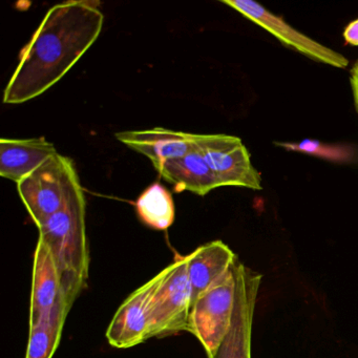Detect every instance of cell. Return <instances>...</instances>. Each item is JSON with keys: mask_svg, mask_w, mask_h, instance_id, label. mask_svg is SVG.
Masks as SVG:
<instances>
[{"mask_svg": "<svg viewBox=\"0 0 358 358\" xmlns=\"http://www.w3.org/2000/svg\"><path fill=\"white\" fill-rule=\"evenodd\" d=\"M103 22L95 0H70L52 7L20 52L3 103L30 101L62 80L97 41Z\"/></svg>", "mask_w": 358, "mask_h": 358, "instance_id": "1", "label": "cell"}, {"mask_svg": "<svg viewBox=\"0 0 358 358\" xmlns=\"http://www.w3.org/2000/svg\"><path fill=\"white\" fill-rule=\"evenodd\" d=\"M87 202L80 182L66 205L38 227L39 240L49 247L59 271L62 299L72 309L85 290L90 271Z\"/></svg>", "mask_w": 358, "mask_h": 358, "instance_id": "2", "label": "cell"}, {"mask_svg": "<svg viewBox=\"0 0 358 358\" xmlns=\"http://www.w3.org/2000/svg\"><path fill=\"white\" fill-rule=\"evenodd\" d=\"M74 163L56 154L17 183L18 194L37 227L66 205L79 183Z\"/></svg>", "mask_w": 358, "mask_h": 358, "instance_id": "3", "label": "cell"}, {"mask_svg": "<svg viewBox=\"0 0 358 358\" xmlns=\"http://www.w3.org/2000/svg\"><path fill=\"white\" fill-rule=\"evenodd\" d=\"M236 294V273L232 265L192 303L187 332L200 341L208 357L215 355L229 333Z\"/></svg>", "mask_w": 358, "mask_h": 358, "instance_id": "4", "label": "cell"}, {"mask_svg": "<svg viewBox=\"0 0 358 358\" xmlns=\"http://www.w3.org/2000/svg\"><path fill=\"white\" fill-rule=\"evenodd\" d=\"M159 274L160 282L150 308V338L187 332L192 310V286L186 255L176 253L173 263Z\"/></svg>", "mask_w": 358, "mask_h": 358, "instance_id": "5", "label": "cell"}, {"mask_svg": "<svg viewBox=\"0 0 358 358\" xmlns=\"http://www.w3.org/2000/svg\"><path fill=\"white\" fill-rule=\"evenodd\" d=\"M194 142L221 187L262 189L261 176L251 164L250 154L240 138L194 134Z\"/></svg>", "mask_w": 358, "mask_h": 358, "instance_id": "6", "label": "cell"}, {"mask_svg": "<svg viewBox=\"0 0 358 358\" xmlns=\"http://www.w3.org/2000/svg\"><path fill=\"white\" fill-rule=\"evenodd\" d=\"M234 268L236 294L231 328L215 355L208 358H251L253 317L263 276L246 267L238 259Z\"/></svg>", "mask_w": 358, "mask_h": 358, "instance_id": "7", "label": "cell"}, {"mask_svg": "<svg viewBox=\"0 0 358 358\" xmlns=\"http://www.w3.org/2000/svg\"><path fill=\"white\" fill-rule=\"evenodd\" d=\"M222 3L229 6L251 22H255L261 28L265 29L285 45L308 56L311 59L317 60L335 68L345 69L349 66V60L345 56L336 53L333 50L320 45L317 41L295 30L290 24L285 22L282 17L270 13L263 6L255 1L222 0Z\"/></svg>", "mask_w": 358, "mask_h": 358, "instance_id": "8", "label": "cell"}, {"mask_svg": "<svg viewBox=\"0 0 358 358\" xmlns=\"http://www.w3.org/2000/svg\"><path fill=\"white\" fill-rule=\"evenodd\" d=\"M160 282V274L134 291L117 309L106 336L117 349H129L150 339V317L152 297Z\"/></svg>", "mask_w": 358, "mask_h": 358, "instance_id": "9", "label": "cell"}, {"mask_svg": "<svg viewBox=\"0 0 358 358\" xmlns=\"http://www.w3.org/2000/svg\"><path fill=\"white\" fill-rule=\"evenodd\" d=\"M121 143L148 157L155 169L173 159L181 158L194 148V134L156 127L146 131L116 134Z\"/></svg>", "mask_w": 358, "mask_h": 358, "instance_id": "10", "label": "cell"}, {"mask_svg": "<svg viewBox=\"0 0 358 358\" xmlns=\"http://www.w3.org/2000/svg\"><path fill=\"white\" fill-rule=\"evenodd\" d=\"M62 297V282L57 266L49 247L38 238L33 257L30 326L51 311Z\"/></svg>", "mask_w": 358, "mask_h": 358, "instance_id": "11", "label": "cell"}, {"mask_svg": "<svg viewBox=\"0 0 358 358\" xmlns=\"http://www.w3.org/2000/svg\"><path fill=\"white\" fill-rule=\"evenodd\" d=\"M57 154L45 138L0 140V176L20 183L48 159Z\"/></svg>", "mask_w": 358, "mask_h": 358, "instance_id": "12", "label": "cell"}, {"mask_svg": "<svg viewBox=\"0 0 358 358\" xmlns=\"http://www.w3.org/2000/svg\"><path fill=\"white\" fill-rule=\"evenodd\" d=\"M186 259L194 303L199 295L230 269L238 257L225 243L217 240L199 246L186 255Z\"/></svg>", "mask_w": 358, "mask_h": 358, "instance_id": "13", "label": "cell"}, {"mask_svg": "<svg viewBox=\"0 0 358 358\" xmlns=\"http://www.w3.org/2000/svg\"><path fill=\"white\" fill-rule=\"evenodd\" d=\"M156 171L163 179L173 184L178 192L186 190L203 196L221 187L196 145L185 156L167 161L157 167Z\"/></svg>", "mask_w": 358, "mask_h": 358, "instance_id": "14", "label": "cell"}, {"mask_svg": "<svg viewBox=\"0 0 358 358\" xmlns=\"http://www.w3.org/2000/svg\"><path fill=\"white\" fill-rule=\"evenodd\" d=\"M70 311L62 297L51 311L45 313L36 324H31L26 358L53 357Z\"/></svg>", "mask_w": 358, "mask_h": 358, "instance_id": "15", "label": "cell"}, {"mask_svg": "<svg viewBox=\"0 0 358 358\" xmlns=\"http://www.w3.org/2000/svg\"><path fill=\"white\" fill-rule=\"evenodd\" d=\"M136 211L142 223L155 230H166L175 222L176 209L171 192L156 182L136 201Z\"/></svg>", "mask_w": 358, "mask_h": 358, "instance_id": "16", "label": "cell"}, {"mask_svg": "<svg viewBox=\"0 0 358 358\" xmlns=\"http://www.w3.org/2000/svg\"><path fill=\"white\" fill-rule=\"evenodd\" d=\"M343 38L350 45L358 47V20H354L345 28Z\"/></svg>", "mask_w": 358, "mask_h": 358, "instance_id": "17", "label": "cell"}, {"mask_svg": "<svg viewBox=\"0 0 358 358\" xmlns=\"http://www.w3.org/2000/svg\"><path fill=\"white\" fill-rule=\"evenodd\" d=\"M351 87L353 92L354 102L358 113V62L354 64L351 70Z\"/></svg>", "mask_w": 358, "mask_h": 358, "instance_id": "18", "label": "cell"}]
</instances>
